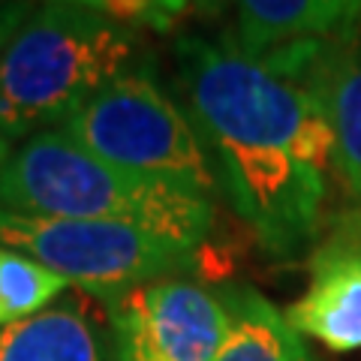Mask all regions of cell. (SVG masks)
Returning <instances> with one entry per match:
<instances>
[{
  "label": "cell",
  "instance_id": "obj_1",
  "mask_svg": "<svg viewBox=\"0 0 361 361\" xmlns=\"http://www.w3.org/2000/svg\"><path fill=\"white\" fill-rule=\"evenodd\" d=\"M175 63L187 118L232 211L271 259L310 253L334 172L325 103L247 58L232 37H180Z\"/></svg>",
  "mask_w": 361,
  "mask_h": 361
},
{
  "label": "cell",
  "instance_id": "obj_2",
  "mask_svg": "<svg viewBox=\"0 0 361 361\" xmlns=\"http://www.w3.org/2000/svg\"><path fill=\"white\" fill-rule=\"evenodd\" d=\"M139 30L99 4L33 6L0 49V139L13 148L61 130L97 90L133 70Z\"/></svg>",
  "mask_w": 361,
  "mask_h": 361
},
{
  "label": "cell",
  "instance_id": "obj_3",
  "mask_svg": "<svg viewBox=\"0 0 361 361\" xmlns=\"http://www.w3.org/2000/svg\"><path fill=\"white\" fill-rule=\"evenodd\" d=\"M0 208L33 217L118 223L202 250L214 199L118 169L49 130L21 142L0 172Z\"/></svg>",
  "mask_w": 361,
  "mask_h": 361
},
{
  "label": "cell",
  "instance_id": "obj_4",
  "mask_svg": "<svg viewBox=\"0 0 361 361\" xmlns=\"http://www.w3.org/2000/svg\"><path fill=\"white\" fill-rule=\"evenodd\" d=\"M78 148L127 172L214 199L217 175L202 139L145 66L121 73L58 130Z\"/></svg>",
  "mask_w": 361,
  "mask_h": 361
},
{
  "label": "cell",
  "instance_id": "obj_5",
  "mask_svg": "<svg viewBox=\"0 0 361 361\" xmlns=\"http://www.w3.org/2000/svg\"><path fill=\"white\" fill-rule=\"evenodd\" d=\"M0 247L18 250L111 307L135 286L184 277L199 250L118 223L33 217L0 208Z\"/></svg>",
  "mask_w": 361,
  "mask_h": 361
},
{
  "label": "cell",
  "instance_id": "obj_6",
  "mask_svg": "<svg viewBox=\"0 0 361 361\" xmlns=\"http://www.w3.org/2000/svg\"><path fill=\"white\" fill-rule=\"evenodd\" d=\"M106 313L115 361H217L232 329L223 286L187 277L135 286Z\"/></svg>",
  "mask_w": 361,
  "mask_h": 361
},
{
  "label": "cell",
  "instance_id": "obj_7",
  "mask_svg": "<svg viewBox=\"0 0 361 361\" xmlns=\"http://www.w3.org/2000/svg\"><path fill=\"white\" fill-rule=\"evenodd\" d=\"M310 283L283 310L301 337L334 353L361 349V208H346L313 244Z\"/></svg>",
  "mask_w": 361,
  "mask_h": 361
},
{
  "label": "cell",
  "instance_id": "obj_8",
  "mask_svg": "<svg viewBox=\"0 0 361 361\" xmlns=\"http://www.w3.org/2000/svg\"><path fill=\"white\" fill-rule=\"evenodd\" d=\"M361 30L355 0H244L235 6V45L253 61Z\"/></svg>",
  "mask_w": 361,
  "mask_h": 361
},
{
  "label": "cell",
  "instance_id": "obj_9",
  "mask_svg": "<svg viewBox=\"0 0 361 361\" xmlns=\"http://www.w3.org/2000/svg\"><path fill=\"white\" fill-rule=\"evenodd\" d=\"M0 361H115L111 334L78 298L0 329Z\"/></svg>",
  "mask_w": 361,
  "mask_h": 361
},
{
  "label": "cell",
  "instance_id": "obj_10",
  "mask_svg": "<svg viewBox=\"0 0 361 361\" xmlns=\"http://www.w3.org/2000/svg\"><path fill=\"white\" fill-rule=\"evenodd\" d=\"M232 329L217 361H316L307 341L253 286H223Z\"/></svg>",
  "mask_w": 361,
  "mask_h": 361
},
{
  "label": "cell",
  "instance_id": "obj_11",
  "mask_svg": "<svg viewBox=\"0 0 361 361\" xmlns=\"http://www.w3.org/2000/svg\"><path fill=\"white\" fill-rule=\"evenodd\" d=\"M334 135V178L353 208H361V33L346 45L325 94Z\"/></svg>",
  "mask_w": 361,
  "mask_h": 361
},
{
  "label": "cell",
  "instance_id": "obj_12",
  "mask_svg": "<svg viewBox=\"0 0 361 361\" xmlns=\"http://www.w3.org/2000/svg\"><path fill=\"white\" fill-rule=\"evenodd\" d=\"M73 286L63 277L39 265L37 259L0 247V307L6 325L49 310Z\"/></svg>",
  "mask_w": 361,
  "mask_h": 361
},
{
  "label": "cell",
  "instance_id": "obj_13",
  "mask_svg": "<svg viewBox=\"0 0 361 361\" xmlns=\"http://www.w3.org/2000/svg\"><path fill=\"white\" fill-rule=\"evenodd\" d=\"M30 4H0V49L9 42V37L25 25V18L30 16Z\"/></svg>",
  "mask_w": 361,
  "mask_h": 361
},
{
  "label": "cell",
  "instance_id": "obj_14",
  "mask_svg": "<svg viewBox=\"0 0 361 361\" xmlns=\"http://www.w3.org/2000/svg\"><path fill=\"white\" fill-rule=\"evenodd\" d=\"M13 151H16L13 145H9L6 139H0V172H4V166L9 163V157H13Z\"/></svg>",
  "mask_w": 361,
  "mask_h": 361
},
{
  "label": "cell",
  "instance_id": "obj_15",
  "mask_svg": "<svg viewBox=\"0 0 361 361\" xmlns=\"http://www.w3.org/2000/svg\"><path fill=\"white\" fill-rule=\"evenodd\" d=\"M6 325V316H4V307H0V329H4Z\"/></svg>",
  "mask_w": 361,
  "mask_h": 361
}]
</instances>
